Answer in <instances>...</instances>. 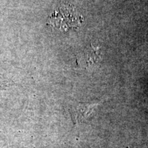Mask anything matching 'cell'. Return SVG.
<instances>
[{
	"mask_svg": "<svg viewBox=\"0 0 148 148\" xmlns=\"http://www.w3.org/2000/svg\"><path fill=\"white\" fill-rule=\"evenodd\" d=\"M82 16L73 7L62 6L51 14L49 18L50 25L61 30L76 29L82 23Z\"/></svg>",
	"mask_w": 148,
	"mask_h": 148,
	"instance_id": "obj_1",
	"label": "cell"
},
{
	"mask_svg": "<svg viewBox=\"0 0 148 148\" xmlns=\"http://www.w3.org/2000/svg\"><path fill=\"white\" fill-rule=\"evenodd\" d=\"M98 105L93 103H77L71 106V114L74 123H79L84 121L91 115Z\"/></svg>",
	"mask_w": 148,
	"mask_h": 148,
	"instance_id": "obj_2",
	"label": "cell"
}]
</instances>
